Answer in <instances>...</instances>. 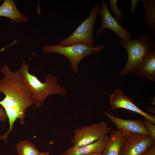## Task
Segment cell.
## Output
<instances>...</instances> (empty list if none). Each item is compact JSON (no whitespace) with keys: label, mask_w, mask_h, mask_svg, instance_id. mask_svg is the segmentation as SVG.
I'll return each instance as SVG.
<instances>
[{"label":"cell","mask_w":155,"mask_h":155,"mask_svg":"<svg viewBox=\"0 0 155 155\" xmlns=\"http://www.w3.org/2000/svg\"><path fill=\"white\" fill-rule=\"evenodd\" d=\"M16 4L15 0H4L0 6V16L9 18L10 22H13L21 23L28 22L27 16L19 12Z\"/></svg>","instance_id":"4fadbf2b"},{"label":"cell","mask_w":155,"mask_h":155,"mask_svg":"<svg viewBox=\"0 0 155 155\" xmlns=\"http://www.w3.org/2000/svg\"><path fill=\"white\" fill-rule=\"evenodd\" d=\"M117 0H110L109 1L111 5V11L114 14L115 19L117 21H121L124 13L122 11L119 9L117 5Z\"/></svg>","instance_id":"e0dca14e"},{"label":"cell","mask_w":155,"mask_h":155,"mask_svg":"<svg viewBox=\"0 0 155 155\" xmlns=\"http://www.w3.org/2000/svg\"><path fill=\"white\" fill-rule=\"evenodd\" d=\"M112 129L103 121L92 123L89 126L77 127L74 130V136L71 140V143L72 146L76 147L89 144L107 135Z\"/></svg>","instance_id":"8992f818"},{"label":"cell","mask_w":155,"mask_h":155,"mask_svg":"<svg viewBox=\"0 0 155 155\" xmlns=\"http://www.w3.org/2000/svg\"><path fill=\"white\" fill-rule=\"evenodd\" d=\"M143 122L144 126L149 133L150 136L155 140V125L150 121L144 118Z\"/></svg>","instance_id":"ac0fdd59"},{"label":"cell","mask_w":155,"mask_h":155,"mask_svg":"<svg viewBox=\"0 0 155 155\" xmlns=\"http://www.w3.org/2000/svg\"><path fill=\"white\" fill-rule=\"evenodd\" d=\"M7 116L3 107L0 108V121H7Z\"/></svg>","instance_id":"d6986e66"},{"label":"cell","mask_w":155,"mask_h":155,"mask_svg":"<svg viewBox=\"0 0 155 155\" xmlns=\"http://www.w3.org/2000/svg\"><path fill=\"white\" fill-rule=\"evenodd\" d=\"M155 144L150 136L131 134L124 137L120 155H141Z\"/></svg>","instance_id":"52a82bcc"},{"label":"cell","mask_w":155,"mask_h":155,"mask_svg":"<svg viewBox=\"0 0 155 155\" xmlns=\"http://www.w3.org/2000/svg\"><path fill=\"white\" fill-rule=\"evenodd\" d=\"M38 155H49V152H40Z\"/></svg>","instance_id":"603a6c76"},{"label":"cell","mask_w":155,"mask_h":155,"mask_svg":"<svg viewBox=\"0 0 155 155\" xmlns=\"http://www.w3.org/2000/svg\"><path fill=\"white\" fill-rule=\"evenodd\" d=\"M100 9L98 4H95L89 16L80 24L72 34L67 38L63 39L57 44L68 46L80 43L94 47L93 42L94 25Z\"/></svg>","instance_id":"5b68a950"},{"label":"cell","mask_w":155,"mask_h":155,"mask_svg":"<svg viewBox=\"0 0 155 155\" xmlns=\"http://www.w3.org/2000/svg\"><path fill=\"white\" fill-rule=\"evenodd\" d=\"M109 139L102 152L103 155H120L124 137L117 130L112 129Z\"/></svg>","instance_id":"5bb4252c"},{"label":"cell","mask_w":155,"mask_h":155,"mask_svg":"<svg viewBox=\"0 0 155 155\" xmlns=\"http://www.w3.org/2000/svg\"><path fill=\"white\" fill-rule=\"evenodd\" d=\"M141 1L140 0H131V6L129 13L132 15L133 14L135 11L137 3L139 1Z\"/></svg>","instance_id":"44dd1931"},{"label":"cell","mask_w":155,"mask_h":155,"mask_svg":"<svg viewBox=\"0 0 155 155\" xmlns=\"http://www.w3.org/2000/svg\"><path fill=\"white\" fill-rule=\"evenodd\" d=\"M120 44L127 53L128 59L124 69L120 73L121 76L135 72L144 59L155 47L154 38L151 35L141 36L135 40L121 39Z\"/></svg>","instance_id":"3957f363"},{"label":"cell","mask_w":155,"mask_h":155,"mask_svg":"<svg viewBox=\"0 0 155 155\" xmlns=\"http://www.w3.org/2000/svg\"><path fill=\"white\" fill-rule=\"evenodd\" d=\"M29 67L24 61L18 71L36 107H40L46 98L51 94L66 95V89L58 84L56 76L48 74L45 76V82H42L35 75L29 72Z\"/></svg>","instance_id":"7a4b0ae2"},{"label":"cell","mask_w":155,"mask_h":155,"mask_svg":"<svg viewBox=\"0 0 155 155\" xmlns=\"http://www.w3.org/2000/svg\"><path fill=\"white\" fill-rule=\"evenodd\" d=\"M1 71L4 76L0 79V92L4 94L5 97L0 101V104L9 119V127L6 133L8 135L17 119H20L21 124L24 123L25 111L34 102L18 71L12 72L7 65H4Z\"/></svg>","instance_id":"6da1fadb"},{"label":"cell","mask_w":155,"mask_h":155,"mask_svg":"<svg viewBox=\"0 0 155 155\" xmlns=\"http://www.w3.org/2000/svg\"><path fill=\"white\" fill-rule=\"evenodd\" d=\"M104 45L91 47L80 43L68 46L56 44L46 45L42 48V50L46 53H56L62 55L69 60L70 67L76 74L78 73V66L84 58L94 54H97L104 48Z\"/></svg>","instance_id":"277c9868"},{"label":"cell","mask_w":155,"mask_h":155,"mask_svg":"<svg viewBox=\"0 0 155 155\" xmlns=\"http://www.w3.org/2000/svg\"><path fill=\"white\" fill-rule=\"evenodd\" d=\"M104 113L116 125L117 131L124 137L133 134L150 136L144 126L143 121L141 119H125L116 117L106 111L104 112Z\"/></svg>","instance_id":"ba28073f"},{"label":"cell","mask_w":155,"mask_h":155,"mask_svg":"<svg viewBox=\"0 0 155 155\" xmlns=\"http://www.w3.org/2000/svg\"><path fill=\"white\" fill-rule=\"evenodd\" d=\"M102 5L98 13L102 17V24L97 30V34H101L104 29H108L114 31L121 39L131 38L132 36L129 31L121 26L112 16L106 3L103 0H102Z\"/></svg>","instance_id":"30bf717a"},{"label":"cell","mask_w":155,"mask_h":155,"mask_svg":"<svg viewBox=\"0 0 155 155\" xmlns=\"http://www.w3.org/2000/svg\"><path fill=\"white\" fill-rule=\"evenodd\" d=\"M141 155H155V144Z\"/></svg>","instance_id":"ffe728a7"},{"label":"cell","mask_w":155,"mask_h":155,"mask_svg":"<svg viewBox=\"0 0 155 155\" xmlns=\"http://www.w3.org/2000/svg\"><path fill=\"white\" fill-rule=\"evenodd\" d=\"M109 103L114 110L122 108L137 113L155 124L154 116L140 109L134 104L132 100L120 89H116L110 95Z\"/></svg>","instance_id":"9c48e42d"},{"label":"cell","mask_w":155,"mask_h":155,"mask_svg":"<svg viewBox=\"0 0 155 155\" xmlns=\"http://www.w3.org/2000/svg\"><path fill=\"white\" fill-rule=\"evenodd\" d=\"M146 108L147 110L149 111L150 113H154L155 110H154V107L151 106H148V107H147Z\"/></svg>","instance_id":"7402d4cb"},{"label":"cell","mask_w":155,"mask_h":155,"mask_svg":"<svg viewBox=\"0 0 155 155\" xmlns=\"http://www.w3.org/2000/svg\"><path fill=\"white\" fill-rule=\"evenodd\" d=\"M155 47L142 61L134 72L136 75L142 76L150 82L155 81Z\"/></svg>","instance_id":"7c38bea8"},{"label":"cell","mask_w":155,"mask_h":155,"mask_svg":"<svg viewBox=\"0 0 155 155\" xmlns=\"http://www.w3.org/2000/svg\"><path fill=\"white\" fill-rule=\"evenodd\" d=\"M16 150L18 155H38L40 152L31 142L25 140L18 143Z\"/></svg>","instance_id":"2e32d148"},{"label":"cell","mask_w":155,"mask_h":155,"mask_svg":"<svg viewBox=\"0 0 155 155\" xmlns=\"http://www.w3.org/2000/svg\"><path fill=\"white\" fill-rule=\"evenodd\" d=\"M84 155H103L102 153H96L91 154H88Z\"/></svg>","instance_id":"cb8c5ba5"},{"label":"cell","mask_w":155,"mask_h":155,"mask_svg":"<svg viewBox=\"0 0 155 155\" xmlns=\"http://www.w3.org/2000/svg\"><path fill=\"white\" fill-rule=\"evenodd\" d=\"M110 138L107 135L102 136L91 144L79 147L73 146L65 152L67 155H84L96 153H101Z\"/></svg>","instance_id":"8fae6325"},{"label":"cell","mask_w":155,"mask_h":155,"mask_svg":"<svg viewBox=\"0 0 155 155\" xmlns=\"http://www.w3.org/2000/svg\"><path fill=\"white\" fill-rule=\"evenodd\" d=\"M142 3L146 11L148 26L151 31V35L155 38V0H142Z\"/></svg>","instance_id":"9a60e30c"},{"label":"cell","mask_w":155,"mask_h":155,"mask_svg":"<svg viewBox=\"0 0 155 155\" xmlns=\"http://www.w3.org/2000/svg\"><path fill=\"white\" fill-rule=\"evenodd\" d=\"M60 155H67L66 152H65L62 154H61Z\"/></svg>","instance_id":"d4e9b609"}]
</instances>
